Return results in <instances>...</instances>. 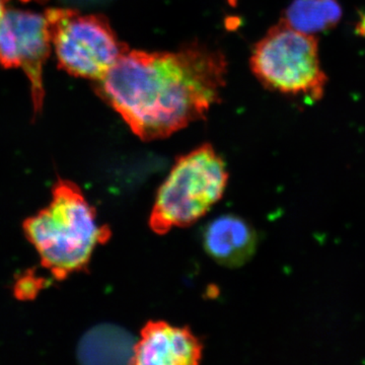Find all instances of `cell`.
<instances>
[{"instance_id": "obj_2", "label": "cell", "mask_w": 365, "mask_h": 365, "mask_svg": "<svg viewBox=\"0 0 365 365\" xmlns=\"http://www.w3.org/2000/svg\"><path fill=\"white\" fill-rule=\"evenodd\" d=\"M23 230L43 267L57 280L86 270L95 250L111 237L81 189L64 179L53 186L49 205L26 218Z\"/></svg>"}, {"instance_id": "obj_6", "label": "cell", "mask_w": 365, "mask_h": 365, "mask_svg": "<svg viewBox=\"0 0 365 365\" xmlns=\"http://www.w3.org/2000/svg\"><path fill=\"white\" fill-rule=\"evenodd\" d=\"M52 50V26L47 14L7 9L0 23V66L25 72L35 114L42 110L43 68Z\"/></svg>"}, {"instance_id": "obj_7", "label": "cell", "mask_w": 365, "mask_h": 365, "mask_svg": "<svg viewBox=\"0 0 365 365\" xmlns=\"http://www.w3.org/2000/svg\"><path fill=\"white\" fill-rule=\"evenodd\" d=\"M203 345L188 327L163 321L148 322L134 345L131 364L195 365L202 359Z\"/></svg>"}, {"instance_id": "obj_8", "label": "cell", "mask_w": 365, "mask_h": 365, "mask_svg": "<svg viewBox=\"0 0 365 365\" xmlns=\"http://www.w3.org/2000/svg\"><path fill=\"white\" fill-rule=\"evenodd\" d=\"M203 248L220 265L237 268L256 252L257 234L248 222L235 215L218 216L204 227Z\"/></svg>"}, {"instance_id": "obj_4", "label": "cell", "mask_w": 365, "mask_h": 365, "mask_svg": "<svg viewBox=\"0 0 365 365\" xmlns=\"http://www.w3.org/2000/svg\"><path fill=\"white\" fill-rule=\"evenodd\" d=\"M251 68L271 91L318 102L328 78L322 68L316 36L300 32L281 19L254 46Z\"/></svg>"}, {"instance_id": "obj_3", "label": "cell", "mask_w": 365, "mask_h": 365, "mask_svg": "<svg viewBox=\"0 0 365 365\" xmlns=\"http://www.w3.org/2000/svg\"><path fill=\"white\" fill-rule=\"evenodd\" d=\"M227 182L225 163L210 144L178 158L155 197L151 230L165 235L198 222L222 199Z\"/></svg>"}, {"instance_id": "obj_11", "label": "cell", "mask_w": 365, "mask_h": 365, "mask_svg": "<svg viewBox=\"0 0 365 365\" xmlns=\"http://www.w3.org/2000/svg\"><path fill=\"white\" fill-rule=\"evenodd\" d=\"M47 285V281L32 270H28L16 279L14 294L19 300H32Z\"/></svg>"}, {"instance_id": "obj_1", "label": "cell", "mask_w": 365, "mask_h": 365, "mask_svg": "<svg viewBox=\"0 0 365 365\" xmlns=\"http://www.w3.org/2000/svg\"><path fill=\"white\" fill-rule=\"evenodd\" d=\"M227 73L225 55L198 42L177 52L128 49L96 90L137 137L153 141L202 120L220 101Z\"/></svg>"}, {"instance_id": "obj_9", "label": "cell", "mask_w": 365, "mask_h": 365, "mask_svg": "<svg viewBox=\"0 0 365 365\" xmlns=\"http://www.w3.org/2000/svg\"><path fill=\"white\" fill-rule=\"evenodd\" d=\"M133 338L116 326H98L86 334L78 345V356L83 364H130Z\"/></svg>"}, {"instance_id": "obj_5", "label": "cell", "mask_w": 365, "mask_h": 365, "mask_svg": "<svg viewBox=\"0 0 365 365\" xmlns=\"http://www.w3.org/2000/svg\"><path fill=\"white\" fill-rule=\"evenodd\" d=\"M46 14L51 23L52 48L58 66L76 78L100 81L129 49L104 16L62 9Z\"/></svg>"}, {"instance_id": "obj_12", "label": "cell", "mask_w": 365, "mask_h": 365, "mask_svg": "<svg viewBox=\"0 0 365 365\" xmlns=\"http://www.w3.org/2000/svg\"><path fill=\"white\" fill-rule=\"evenodd\" d=\"M9 0H0V23H1L2 19H4V14H6L7 9V4Z\"/></svg>"}, {"instance_id": "obj_13", "label": "cell", "mask_w": 365, "mask_h": 365, "mask_svg": "<svg viewBox=\"0 0 365 365\" xmlns=\"http://www.w3.org/2000/svg\"><path fill=\"white\" fill-rule=\"evenodd\" d=\"M357 30H359V33L362 34V35L365 36V16L362 18V20L360 21L359 26H357Z\"/></svg>"}, {"instance_id": "obj_10", "label": "cell", "mask_w": 365, "mask_h": 365, "mask_svg": "<svg viewBox=\"0 0 365 365\" xmlns=\"http://www.w3.org/2000/svg\"><path fill=\"white\" fill-rule=\"evenodd\" d=\"M342 7L337 0H294L283 21L295 30L316 36L339 24Z\"/></svg>"}]
</instances>
